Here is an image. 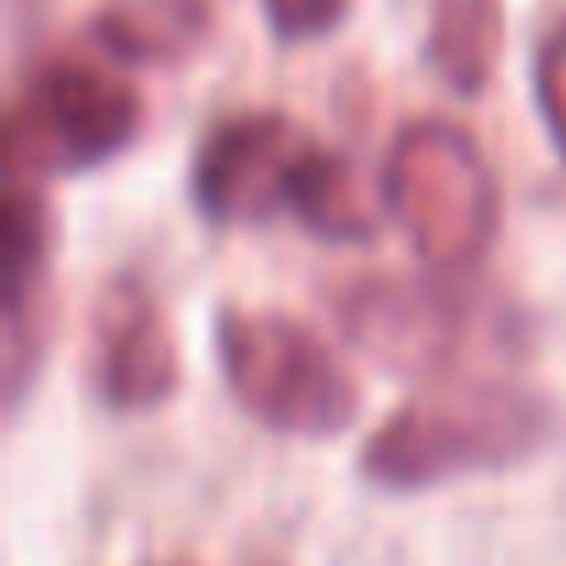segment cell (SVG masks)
I'll list each match as a JSON object with an SVG mask.
<instances>
[{
    "instance_id": "obj_4",
    "label": "cell",
    "mask_w": 566,
    "mask_h": 566,
    "mask_svg": "<svg viewBox=\"0 0 566 566\" xmlns=\"http://www.w3.org/2000/svg\"><path fill=\"white\" fill-rule=\"evenodd\" d=\"M145 106L90 62H45L7 112V178L51 184L117 161L139 139Z\"/></svg>"
},
{
    "instance_id": "obj_9",
    "label": "cell",
    "mask_w": 566,
    "mask_h": 566,
    "mask_svg": "<svg viewBox=\"0 0 566 566\" xmlns=\"http://www.w3.org/2000/svg\"><path fill=\"white\" fill-rule=\"evenodd\" d=\"M211 0H101V12L90 18L95 51L128 67H178L211 45Z\"/></svg>"
},
{
    "instance_id": "obj_3",
    "label": "cell",
    "mask_w": 566,
    "mask_h": 566,
    "mask_svg": "<svg viewBox=\"0 0 566 566\" xmlns=\"http://www.w3.org/2000/svg\"><path fill=\"white\" fill-rule=\"evenodd\" d=\"M384 195L417 244V255L439 272H461L483 261L500 233V184L489 156L461 123L417 117L395 134L384 161Z\"/></svg>"
},
{
    "instance_id": "obj_2",
    "label": "cell",
    "mask_w": 566,
    "mask_h": 566,
    "mask_svg": "<svg viewBox=\"0 0 566 566\" xmlns=\"http://www.w3.org/2000/svg\"><path fill=\"white\" fill-rule=\"evenodd\" d=\"M217 367L244 417L290 439H334L356 422L361 395L345 361L295 317L222 306L211 317Z\"/></svg>"
},
{
    "instance_id": "obj_7",
    "label": "cell",
    "mask_w": 566,
    "mask_h": 566,
    "mask_svg": "<svg viewBox=\"0 0 566 566\" xmlns=\"http://www.w3.org/2000/svg\"><path fill=\"white\" fill-rule=\"evenodd\" d=\"M56 211L45 200V184L7 178L0 200V361H7V406L23 411L34 373L51 345L56 317Z\"/></svg>"
},
{
    "instance_id": "obj_6",
    "label": "cell",
    "mask_w": 566,
    "mask_h": 566,
    "mask_svg": "<svg viewBox=\"0 0 566 566\" xmlns=\"http://www.w3.org/2000/svg\"><path fill=\"white\" fill-rule=\"evenodd\" d=\"M317 139L283 112H239L222 117L189 167V200L206 222L255 228L277 211L295 217V200L306 189Z\"/></svg>"
},
{
    "instance_id": "obj_10",
    "label": "cell",
    "mask_w": 566,
    "mask_h": 566,
    "mask_svg": "<svg viewBox=\"0 0 566 566\" xmlns=\"http://www.w3.org/2000/svg\"><path fill=\"white\" fill-rule=\"evenodd\" d=\"M505 51V0H428V67L455 95H483Z\"/></svg>"
},
{
    "instance_id": "obj_13",
    "label": "cell",
    "mask_w": 566,
    "mask_h": 566,
    "mask_svg": "<svg viewBox=\"0 0 566 566\" xmlns=\"http://www.w3.org/2000/svg\"><path fill=\"white\" fill-rule=\"evenodd\" d=\"M261 18L283 45H306L328 40L350 18V0H261Z\"/></svg>"
},
{
    "instance_id": "obj_11",
    "label": "cell",
    "mask_w": 566,
    "mask_h": 566,
    "mask_svg": "<svg viewBox=\"0 0 566 566\" xmlns=\"http://www.w3.org/2000/svg\"><path fill=\"white\" fill-rule=\"evenodd\" d=\"M295 222L328 244H367L378 233V206L356 172V161L334 145H317L306 189L295 200Z\"/></svg>"
},
{
    "instance_id": "obj_12",
    "label": "cell",
    "mask_w": 566,
    "mask_h": 566,
    "mask_svg": "<svg viewBox=\"0 0 566 566\" xmlns=\"http://www.w3.org/2000/svg\"><path fill=\"white\" fill-rule=\"evenodd\" d=\"M533 101H538V117H544V134H549L555 156L566 161V18L538 40V56H533Z\"/></svg>"
},
{
    "instance_id": "obj_1",
    "label": "cell",
    "mask_w": 566,
    "mask_h": 566,
    "mask_svg": "<svg viewBox=\"0 0 566 566\" xmlns=\"http://www.w3.org/2000/svg\"><path fill=\"white\" fill-rule=\"evenodd\" d=\"M555 439V406L511 384H450L406 400L361 444V478L384 494H422L472 472L527 461Z\"/></svg>"
},
{
    "instance_id": "obj_8",
    "label": "cell",
    "mask_w": 566,
    "mask_h": 566,
    "mask_svg": "<svg viewBox=\"0 0 566 566\" xmlns=\"http://www.w3.org/2000/svg\"><path fill=\"white\" fill-rule=\"evenodd\" d=\"M184 361L178 339L167 328V312L139 277H117L95 306V356H90V389L106 411L139 417L161 411L178 395Z\"/></svg>"
},
{
    "instance_id": "obj_5",
    "label": "cell",
    "mask_w": 566,
    "mask_h": 566,
    "mask_svg": "<svg viewBox=\"0 0 566 566\" xmlns=\"http://www.w3.org/2000/svg\"><path fill=\"white\" fill-rule=\"evenodd\" d=\"M339 328L389 373H455L494 345V317L472 290L433 277H361L339 290Z\"/></svg>"
},
{
    "instance_id": "obj_14",
    "label": "cell",
    "mask_w": 566,
    "mask_h": 566,
    "mask_svg": "<svg viewBox=\"0 0 566 566\" xmlns=\"http://www.w3.org/2000/svg\"><path fill=\"white\" fill-rule=\"evenodd\" d=\"M156 566H189V560H156Z\"/></svg>"
}]
</instances>
